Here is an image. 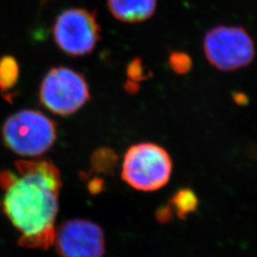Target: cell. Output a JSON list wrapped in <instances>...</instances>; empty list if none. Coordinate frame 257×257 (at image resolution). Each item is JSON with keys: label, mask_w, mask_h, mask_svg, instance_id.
Returning <instances> with one entry per match:
<instances>
[{"label": "cell", "mask_w": 257, "mask_h": 257, "mask_svg": "<svg viewBox=\"0 0 257 257\" xmlns=\"http://www.w3.org/2000/svg\"><path fill=\"white\" fill-rule=\"evenodd\" d=\"M2 134L6 146L14 153L37 156L54 145L56 126L53 120L39 111L20 110L6 120Z\"/></svg>", "instance_id": "cell-2"}, {"label": "cell", "mask_w": 257, "mask_h": 257, "mask_svg": "<svg viewBox=\"0 0 257 257\" xmlns=\"http://www.w3.org/2000/svg\"><path fill=\"white\" fill-rule=\"evenodd\" d=\"M54 244L61 257H102L105 251L101 228L82 219L62 224L55 230Z\"/></svg>", "instance_id": "cell-7"}, {"label": "cell", "mask_w": 257, "mask_h": 257, "mask_svg": "<svg viewBox=\"0 0 257 257\" xmlns=\"http://www.w3.org/2000/svg\"><path fill=\"white\" fill-rule=\"evenodd\" d=\"M169 204L175 210L180 219H186L187 216L196 211L198 207V198L193 190L185 188L179 190Z\"/></svg>", "instance_id": "cell-9"}, {"label": "cell", "mask_w": 257, "mask_h": 257, "mask_svg": "<svg viewBox=\"0 0 257 257\" xmlns=\"http://www.w3.org/2000/svg\"><path fill=\"white\" fill-rule=\"evenodd\" d=\"M18 61L12 56H5L0 61V89L3 92L11 91L19 80Z\"/></svg>", "instance_id": "cell-10"}, {"label": "cell", "mask_w": 257, "mask_h": 257, "mask_svg": "<svg viewBox=\"0 0 257 257\" xmlns=\"http://www.w3.org/2000/svg\"><path fill=\"white\" fill-rule=\"evenodd\" d=\"M55 44L71 56L91 54L100 40V27L95 15L86 9H68L55 19Z\"/></svg>", "instance_id": "cell-6"}, {"label": "cell", "mask_w": 257, "mask_h": 257, "mask_svg": "<svg viewBox=\"0 0 257 257\" xmlns=\"http://www.w3.org/2000/svg\"><path fill=\"white\" fill-rule=\"evenodd\" d=\"M173 214L174 210L171 207V205L168 204L156 211V218L160 223H166L173 219Z\"/></svg>", "instance_id": "cell-14"}, {"label": "cell", "mask_w": 257, "mask_h": 257, "mask_svg": "<svg viewBox=\"0 0 257 257\" xmlns=\"http://www.w3.org/2000/svg\"><path fill=\"white\" fill-rule=\"evenodd\" d=\"M39 97L52 112L70 115L90 99V91L82 74L66 67H55L42 80Z\"/></svg>", "instance_id": "cell-5"}, {"label": "cell", "mask_w": 257, "mask_h": 257, "mask_svg": "<svg viewBox=\"0 0 257 257\" xmlns=\"http://www.w3.org/2000/svg\"><path fill=\"white\" fill-rule=\"evenodd\" d=\"M127 75L128 80L133 82L138 83L146 80L150 74H148L147 70L143 64L141 58H134L127 67Z\"/></svg>", "instance_id": "cell-13"}, {"label": "cell", "mask_w": 257, "mask_h": 257, "mask_svg": "<svg viewBox=\"0 0 257 257\" xmlns=\"http://www.w3.org/2000/svg\"><path fill=\"white\" fill-rule=\"evenodd\" d=\"M16 166L19 175L0 173V186L5 191L3 211L21 233L20 246L47 249L55 242L59 171L50 161L20 160Z\"/></svg>", "instance_id": "cell-1"}, {"label": "cell", "mask_w": 257, "mask_h": 257, "mask_svg": "<svg viewBox=\"0 0 257 257\" xmlns=\"http://www.w3.org/2000/svg\"><path fill=\"white\" fill-rule=\"evenodd\" d=\"M204 52L208 61L223 72L247 67L255 55L254 44L248 32L240 26H217L204 38Z\"/></svg>", "instance_id": "cell-4"}, {"label": "cell", "mask_w": 257, "mask_h": 257, "mask_svg": "<svg viewBox=\"0 0 257 257\" xmlns=\"http://www.w3.org/2000/svg\"><path fill=\"white\" fill-rule=\"evenodd\" d=\"M117 162V156L113 151L103 148L93 153L91 161L92 171L99 174H112Z\"/></svg>", "instance_id": "cell-11"}, {"label": "cell", "mask_w": 257, "mask_h": 257, "mask_svg": "<svg viewBox=\"0 0 257 257\" xmlns=\"http://www.w3.org/2000/svg\"><path fill=\"white\" fill-rule=\"evenodd\" d=\"M125 88L130 92H137L139 90V86H138V83L133 82V81H130V80H128V82L126 83Z\"/></svg>", "instance_id": "cell-17"}, {"label": "cell", "mask_w": 257, "mask_h": 257, "mask_svg": "<svg viewBox=\"0 0 257 257\" xmlns=\"http://www.w3.org/2000/svg\"><path fill=\"white\" fill-rule=\"evenodd\" d=\"M231 98L238 106L245 107L249 103V97H248V94L245 92H238V91L232 92H231Z\"/></svg>", "instance_id": "cell-16"}, {"label": "cell", "mask_w": 257, "mask_h": 257, "mask_svg": "<svg viewBox=\"0 0 257 257\" xmlns=\"http://www.w3.org/2000/svg\"><path fill=\"white\" fill-rule=\"evenodd\" d=\"M104 189V180L100 177H94L88 184V190L92 194L101 193Z\"/></svg>", "instance_id": "cell-15"}, {"label": "cell", "mask_w": 257, "mask_h": 257, "mask_svg": "<svg viewBox=\"0 0 257 257\" xmlns=\"http://www.w3.org/2000/svg\"><path fill=\"white\" fill-rule=\"evenodd\" d=\"M172 160L163 148L143 143L128 149L122 167V178L138 191H156L168 183Z\"/></svg>", "instance_id": "cell-3"}, {"label": "cell", "mask_w": 257, "mask_h": 257, "mask_svg": "<svg viewBox=\"0 0 257 257\" xmlns=\"http://www.w3.org/2000/svg\"><path fill=\"white\" fill-rule=\"evenodd\" d=\"M108 7L117 20L138 23L147 20L155 14L156 0H108Z\"/></svg>", "instance_id": "cell-8"}, {"label": "cell", "mask_w": 257, "mask_h": 257, "mask_svg": "<svg viewBox=\"0 0 257 257\" xmlns=\"http://www.w3.org/2000/svg\"><path fill=\"white\" fill-rule=\"evenodd\" d=\"M170 68L175 74H188L193 68V59L190 55L183 52H171L169 55Z\"/></svg>", "instance_id": "cell-12"}]
</instances>
